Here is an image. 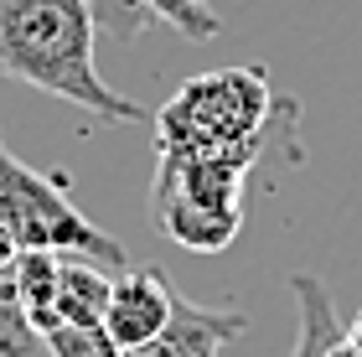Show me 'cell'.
<instances>
[{"mask_svg": "<svg viewBox=\"0 0 362 357\" xmlns=\"http://www.w3.org/2000/svg\"><path fill=\"white\" fill-rule=\"evenodd\" d=\"M129 16L135 21H171L181 37L192 42H212L218 37V16H212V6H197V0H124Z\"/></svg>", "mask_w": 362, "mask_h": 357, "instance_id": "ba28073f", "label": "cell"}, {"mask_svg": "<svg viewBox=\"0 0 362 357\" xmlns=\"http://www.w3.org/2000/svg\"><path fill=\"white\" fill-rule=\"evenodd\" d=\"M243 332H249V316L233 311V305H192V300L176 295L171 321L151 336V342L129 347L124 357H218Z\"/></svg>", "mask_w": 362, "mask_h": 357, "instance_id": "8992f818", "label": "cell"}, {"mask_svg": "<svg viewBox=\"0 0 362 357\" xmlns=\"http://www.w3.org/2000/svg\"><path fill=\"white\" fill-rule=\"evenodd\" d=\"M295 99H274L264 68H223L187 78L166 104L151 115L156 145L171 156H223L290 140Z\"/></svg>", "mask_w": 362, "mask_h": 357, "instance_id": "7a4b0ae2", "label": "cell"}, {"mask_svg": "<svg viewBox=\"0 0 362 357\" xmlns=\"http://www.w3.org/2000/svg\"><path fill=\"white\" fill-rule=\"evenodd\" d=\"M347 336H352V342H357V347H362V305H357V316H352V321H347Z\"/></svg>", "mask_w": 362, "mask_h": 357, "instance_id": "7c38bea8", "label": "cell"}, {"mask_svg": "<svg viewBox=\"0 0 362 357\" xmlns=\"http://www.w3.org/2000/svg\"><path fill=\"white\" fill-rule=\"evenodd\" d=\"M93 0H0V78L42 88L109 124H151L145 109L104 83L93 62Z\"/></svg>", "mask_w": 362, "mask_h": 357, "instance_id": "6da1fadb", "label": "cell"}, {"mask_svg": "<svg viewBox=\"0 0 362 357\" xmlns=\"http://www.w3.org/2000/svg\"><path fill=\"white\" fill-rule=\"evenodd\" d=\"M0 228H6L21 249H47L62 259H88L104 269H124L119 238H109L93 218L78 213L68 197L62 176H42L26 160L11 156V145L0 140Z\"/></svg>", "mask_w": 362, "mask_h": 357, "instance_id": "277c9868", "label": "cell"}, {"mask_svg": "<svg viewBox=\"0 0 362 357\" xmlns=\"http://www.w3.org/2000/svg\"><path fill=\"white\" fill-rule=\"evenodd\" d=\"M47 347H52V357H124L104 336V327H52Z\"/></svg>", "mask_w": 362, "mask_h": 357, "instance_id": "30bf717a", "label": "cell"}, {"mask_svg": "<svg viewBox=\"0 0 362 357\" xmlns=\"http://www.w3.org/2000/svg\"><path fill=\"white\" fill-rule=\"evenodd\" d=\"M0 357H52L47 336L26 321L21 300H16V285H11V269L0 274Z\"/></svg>", "mask_w": 362, "mask_h": 357, "instance_id": "9c48e42d", "label": "cell"}, {"mask_svg": "<svg viewBox=\"0 0 362 357\" xmlns=\"http://www.w3.org/2000/svg\"><path fill=\"white\" fill-rule=\"evenodd\" d=\"M176 311V290L166 280V269H124L109 280V305H104V336L119 352L151 342V336L171 321Z\"/></svg>", "mask_w": 362, "mask_h": 357, "instance_id": "5b68a950", "label": "cell"}, {"mask_svg": "<svg viewBox=\"0 0 362 357\" xmlns=\"http://www.w3.org/2000/svg\"><path fill=\"white\" fill-rule=\"evenodd\" d=\"M114 274L88 259H62L57 264V327H104Z\"/></svg>", "mask_w": 362, "mask_h": 357, "instance_id": "52a82bcc", "label": "cell"}, {"mask_svg": "<svg viewBox=\"0 0 362 357\" xmlns=\"http://www.w3.org/2000/svg\"><path fill=\"white\" fill-rule=\"evenodd\" d=\"M197 6H212V0H197Z\"/></svg>", "mask_w": 362, "mask_h": 357, "instance_id": "4fadbf2b", "label": "cell"}, {"mask_svg": "<svg viewBox=\"0 0 362 357\" xmlns=\"http://www.w3.org/2000/svg\"><path fill=\"white\" fill-rule=\"evenodd\" d=\"M269 145L254 151H223V156H171L156 160L151 187V223L171 243L192 254H218L238 238L243 223V182L264 160Z\"/></svg>", "mask_w": 362, "mask_h": 357, "instance_id": "3957f363", "label": "cell"}, {"mask_svg": "<svg viewBox=\"0 0 362 357\" xmlns=\"http://www.w3.org/2000/svg\"><path fill=\"white\" fill-rule=\"evenodd\" d=\"M16 254H21V243H16L6 228H0V274H6V269L16 264Z\"/></svg>", "mask_w": 362, "mask_h": 357, "instance_id": "8fae6325", "label": "cell"}]
</instances>
